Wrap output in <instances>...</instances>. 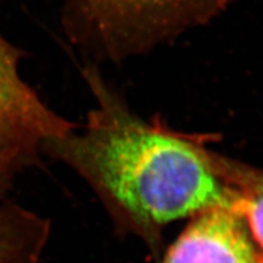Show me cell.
<instances>
[{"mask_svg":"<svg viewBox=\"0 0 263 263\" xmlns=\"http://www.w3.org/2000/svg\"><path fill=\"white\" fill-rule=\"evenodd\" d=\"M258 263H263V255H262V254H261V257H259Z\"/></svg>","mask_w":263,"mask_h":263,"instance_id":"52a82bcc","label":"cell"},{"mask_svg":"<svg viewBox=\"0 0 263 263\" xmlns=\"http://www.w3.org/2000/svg\"><path fill=\"white\" fill-rule=\"evenodd\" d=\"M49 233L45 218L0 201V263H38Z\"/></svg>","mask_w":263,"mask_h":263,"instance_id":"5b68a950","label":"cell"},{"mask_svg":"<svg viewBox=\"0 0 263 263\" xmlns=\"http://www.w3.org/2000/svg\"><path fill=\"white\" fill-rule=\"evenodd\" d=\"M21 60L22 51L0 33V194L16 173L38 164L49 140L76 127L24 80Z\"/></svg>","mask_w":263,"mask_h":263,"instance_id":"3957f363","label":"cell"},{"mask_svg":"<svg viewBox=\"0 0 263 263\" xmlns=\"http://www.w3.org/2000/svg\"><path fill=\"white\" fill-rule=\"evenodd\" d=\"M259 257L238 207L216 206L190 217L160 263H258Z\"/></svg>","mask_w":263,"mask_h":263,"instance_id":"277c9868","label":"cell"},{"mask_svg":"<svg viewBox=\"0 0 263 263\" xmlns=\"http://www.w3.org/2000/svg\"><path fill=\"white\" fill-rule=\"evenodd\" d=\"M94 106L83 126L49 140L44 154L71 167L94 190L120 234L143 240L159 258L163 230L216 206L238 207V196L213 168V134L144 120L108 84L94 62L83 68Z\"/></svg>","mask_w":263,"mask_h":263,"instance_id":"6da1fadb","label":"cell"},{"mask_svg":"<svg viewBox=\"0 0 263 263\" xmlns=\"http://www.w3.org/2000/svg\"><path fill=\"white\" fill-rule=\"evenodd\" d=\"M210 156L218 177L238 196L252 240L263 255V172L211 149Z\"/></svg>","mask_w":263,"mask_h":263,"instance_id":"8992f818","label":"cell"},{"mask_svg":"<svg viewBox=\"0 0 263 263\" xmlns=\"http://www.w3.org/2000/svg\"><path fill=\"white\" fill-rule=\"evenodd\" d=\"M234 0H67L68 41L95 61L121 62L146 54L207 25Z\"/></svg>","mask_w":263,"mask_h":263,"instance_id":"7a4b0ae2","label":"cell"}]
</instances>
